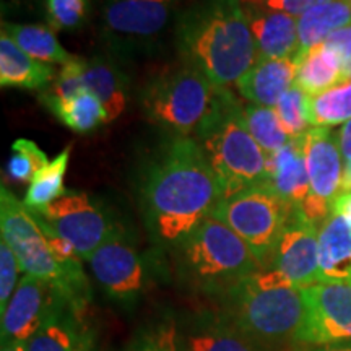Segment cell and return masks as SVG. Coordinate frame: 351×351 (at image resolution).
<instances>
[{
    "mask_svg": "<svg viewBox=\"0 0 351 351\" xmlns=\"http://www.w3.org/2000/svg\"><path fill=\"white\" fill-rule=\"evenodd\" d=\"M221 187L200 143L173 137L153 153L138 184L143 225L156 247L171 252L212 217Z\"/></svg>",
    "mask_w": 351,
    "mask_h": 351,
    "instance_id": "obj_1",
    "label": "cell"
},
{
    "mask_svg": "<svg viewBox=\"0 0 351 351\" xmlns=\"http://www.w3.org/2000/svg\"><path fill=\"white\" fill-rule=\"evenodd\" d=\"M182 59L199 67L218 88L236 86L258 60L247 13L239 0H202L178 23Z\"/></svg>",
    "mask_w": 351,
    "mask_h": 351,
    "instance_id": "obj_2",
    "label": "cell"
},
{
    "mask_svg": "<svg viewBox=\"0 0 351 351\" xmlns=\"http://www.w3.org/2000/svg\"><path fill=\"white\" fill-rule=\"evenodd\" d=\"M221 313L261 345L296 341L306 315L302 288L274 269L252 274L219 298Z\"/></svg>",
    "mask_w": 351,
    "mask_h": 351,
    "instance_id": "obj_3",
    "label": "cell"
},
{
    "mask_svg": "<svg viewBox=\"0 0 351 351\" xmlns=\"http://www.w3.org/2000/svg\"><path fill=\"white\" fill-rule=\"evenodd\" d=\"M194 138L200 143L217 176L221 200L267 184L269 155L245 127L243 104L230 88H221L217 106L195 132Z\"/></svg>",
    "mask_w": 351,
    "mask_h": 351,
    "instance_id": "obj_4",
    "label": "cell"
},
{
    "mask_svg": "<svg viewBox=\"0 0 351 351\" xmlns=\"http://www.w3.org/2000/svg\"><path fill=\"white\" fill-rule=\"evenodd\" d=\"M169 254L176 275L184 285L218 300L262 270L249 245L215 217L200 223Z\"/></svg>",
    "mask_w": 351,
    "mask_h": 351,
    "instance_id": "obj_5",
    "label": "cell"
},
{
    "mask_svg": "<svg viewBox=\"0 0 351 351\" xmlns=\"http://www.w3.org/2000/svg\"><path fill=\"white\" fill-rule=\"evenodd\" d=\"M219 91L199 67L182 59L145 85L142 108L148 121L174 137H194L217 106Z\"/></svg>",
    "mask_w": 351,
    "mask_h": 351,
    "instance_id": "obj_6",
    "label": "cell"
},
{
    "mask_svg": "<svg viewBox=\"0 0 351 351\" xmlns=\"http://www.w3.org/2000/svg\"><path fill=\"white\" fill-rule=\"evenodd\" d=\"M295 212L296 207L270 187L257 186L219 202L212 217L231 228L249 245L262 269H267Z\"/></svg>",
    "mask_w": 351,
    "mask_h": 351,
    "instance_id": "obj_7",
    "label": "cell"
},
{
    "mask_svg": "<svg viewBox=\"0 0 351 351\" xmlns=\"http://www.w3.org/2000/svg\"><path fill=\"white\" fill-rule=\"evenodd\" d=\"M0 231L25 274L49 283L59 295L70 302V285L47 243L46 234L23 202L5 186L0 187Z\"/></svg>",
    "mask_w": 351,
    "mask_h": 351,
    "instance_id": "obj_8",
    "label": "cell"
},
{
    "mask_svg": "<svg viewBox=\"0 0 351 351\" xmlns=\"http://www.w3.org/2000/svg\"><path fill=\"white\" fill-rule=\"evenodd\" d=\"M57 234L73 245L78 256L88 261L104 241L119 230L106 208L85 192L67 191L43 210H34Z\"/></svg>",
    "mask_w": 351,
    "mask_h": 351,
    "instance_id": "obj_9",
    "label": "cell"
},
{
    "mask_svg": "<svg viewBox=\"0 0 351 351\" xmlns=\"http://www.w3.org/2000/svg\"><path fill=\"white\" fill-rule=\"evenodd\" d=\"M88 263L101 289L119 304H132L147 289V263L122 228L91 254Z\"/></svg>",
    "mask_w": 351,
    "mask_h": 351,
    "instance_id": "obj_10",
    "label": "cell"
},
{
    "mask_svg": "<svg viewBox=\"0 0 351 351\" xmlns=\"http://www.w3.org/2000/svg\"><path fill=\"white\" fill-rule=\"evenodd\" d=\"M306 315L296 343L324 346L351 343V285L315 283L302 288Z\"/></svg>",
    "mask_w": 351,
    "mask_h": 351,
    "instance_id": "obj_11",
    "label": "cell"
},
{
    "mask_svg": "<svg viewBox=\"0 0 351 351\" xmlns=\"http://www.w3.org/2000/svg\"><path fill=\"white\" fill-rule=\"evenodd\" d=\"M176 0H108L103 25L111 41L148 43L168 28L174 16Z\"/></svg>",
    "mask_w": 351,
    "mask_h": 351,
    "instance_id": "obj_12",
    "label": "cell"
},
{
    "mask_svg": "<svg viewBox=\"0 0 351 351\" xmlns=\"http://www.w3.org/2000/svg\"><path fill=\"white\" fill-rule=\"evenodd\" d=\"M267 269L280 271L300 288L320 282L319 226L302 217L300 208L285 228Z\"/></svg>",
    "mask_w": 351,
    "mask_h": 351,
    "instance_id": "obj_13",
    "label": "cell"
},
{
    "mask_svg": "<svg viewBox=\"0 0 351 351\" xmlns=\"http://www.w3.org/2000/svg\"><path fill=\"white\" fill-rule=\"evenodd\" d=\"M57 291L49 283L25 274L2 314V341L28 343L52 309Z\"/></svg>",
    "mask_w": 351,
    "mask_h": 351,
    "instance_id": "obj_14",
    "label": "cell"
},
{
    "mask_svg": "<svg viewBox=\"0 0 351 351\" xmlns=\"http://www.w3.org/2000/svg\"><path fill=\"white\" fill-rule=\"evenodd\" d=\"M304 158L309 174L311 194L326 200L333 207V200L340 195L343 179V156H341L339 134L330 129L313 127L302 135Z\"/></svg>",
    "mask_w": 351,
    "mask_h": 351,
    "instance_id": "obj_15",
    "label": "cell"
},
{
    "mask_svg": "<svg viewBox=\"0 0 351 351\" xmlns=\"http://www.w3.org/2000/svg\"><path fill=\"white\" fill-rule=\"evenodd\" d=\"M179 351H261L221 313H202L179 326Z\"/></svg>",
    "mask_w": 351,
    "mask_h": 351,
    "instance_id": "obj_16",
    "label": "cell"
},
{
    "mask_svg": "<svg viewBox=\"0 0 351 351\" xmlns=\"http://www.w3.org/2000/svg\"><path fill=\"white\" fill-rule=\"evenodd\" d=\"M93 343L83 314L57 291L52 309L39 330L26 343V351H83Z\"/></svg>",
    "mask_w": 351,
    "mask_h": 351,
    "instance_id": "obj_17",
    "label": "cell"
},
{
    "mask_svg": "<svg viewBox=\"0 0 351 351\" xmlns=\"http://www.w3.org/2000/svg\"><path fill=\"white\" fill-rule=\"evenodd\" d=\"M244 10L256 39L258 57L296 59L300 54L298 19L261 7H244Z\"/></svg>",
    "mask_w": 351,
    "mask_h": 351,
    "instance_id": "obj_18",
    "label": "cell"
},
{
    "mask_svg": "<svg viewBox=\"0 0 351 351\" xmlns=\"http://www.w3.org/2000/svg\"><path fill=\"white\" fill-rule=\"evenodd\" d=\"M296 72V59L258 57L249 72L236 83V88L249 103L275 108L282 96L295 85Z\"/></svg>",
    "mask_w": 351,
    "mask_h": 351,
    "instance_id": "obj_19",
    "label": "cell"
},
{
    "mask_svg": "<svg viewBox=\"0 0 351 351\" xmlns=\"http://www.w3.org/2000/svg\"><path fill=\"white\" fill-rule=\"evenodd\" d=\"M265 186L293 207H301L311 194L302 137L291 138L282 150L269 155V178Z\"/></svg>",
    "mask_w": 351,
    "mask_h": 351,
    "instance_id": "obj_20",
    "label": "cell"
},
{
    "mask_svg": "<svg viewBox=\"0 0 351 351\" xmlns=\"http://www.w3.org/2000/svg\"><path fill=\"white\" fill-rule=\"evenodd\" d=\"M83 78L86 90L95 95L103 106L108 122L117 119L125 111L130 99V85L116 60L104 56L85 59Z\"/></svg>",
    "mask_w": 351,
    "mask_h": 351,
    "instance_id": "obj_21",
    "label": "cell"
},
{
    "mask_svg": "<svg viewBox=\"0 0 351 351\" xmlns=\"http://www.w3.org/2000/svg\"><path fill=\"white\" fill-rule=\"evenodd\" d=\"M319 270L320 282L351 285V226L335 213L319 228Z\"/></svg>",
    "mask_w": 351,
    "mask_h": 351,
    "instance_id": "obj_22",
    "label": "cell"
},
{
    "mask_svg": "<svg viewBox=\"0 0 351 351\" xmlns=\"http://www.w3.org/2000/svg\"><path fill=\"white\" fill-rule=\"evenodd\" d=\"M54 80V69L21 51L16 43L2 32L0 36V85L20 90H46Z\"/></svg>",
    "mask_w": 351,
    "mask_h": 351,
    "instance_id": "obj_23",
    "label": "cell"
},
{
    "mask_svg": "<svg viewBox=\"0 0 351 351\" xmlns=\"http://www.w3.org/2000/svg\"><path fill=\"white\" fill-rule=\"evenodd\" d=\"M351 25V0H324L298 19L300 54L326 43L337 29Z\"/></svg>",
    "mask_w": 351,
    "mask_h": 351,
    "instance_id": "obj_24",
    "label": "cell"
},
{
    "mask_svg": "<svg viewBox=\"0 0 351 351\" xmlns=\"http://www.w3.org/2000/svg\"><path fill=\"white\" fill-rule=\"evenodd\" d=\"M298 72L295 85L307 96H314L343 80L339 57L326 43L311 47L296 57Z\"/></svg>",
    "mask_w": 351,
    "mask_h": 351,
    "instance_id": "obj_25",
    "label": "cell"
},
{
    "mask_svg": "<svg viewBox=\"0 0 351 351\" xmlns=\"http://www.w3.org/2000/svg\"><path fill=\"white\" fill-rule=\"evenodd\" d=\"M2 32L7 33L21 51L38 62L65 65L75 57L64 49L49 25H20L3 21Z\"/></svg>",
    "mask_w": 351,
    "mask_h": 351,
    "instance_id": "obj_26",
    "label": "cell"
},
{
    "mask_svg": "<svg viewBox=\"0 0 351 351\" xmlns=\"http://www.w3.org/2000/svg\"><path fill=\"white\" fill-rule=\"evenodd\" d=\"M307 112L311 127H332L346 124L351 119V80L343 78L322 93L307 96Z\"/></svg>",
    "mask_w": 351,
    "mask_h": 351,
    "instance_id": "obj_27",
    "label": "cell"
},
{
    "mask_svg": "<svg viewBox=\"0 0 351 351\" xmlns=\"http://www.w3.org/2000/svg\"><path fill=\"white\" fill-rule=\"evenodd\" d=\"M70 150L72 147L62 150L59 156H56L49 165L44 166L29 182L23 199V204L29 210L46 208L52 202L67 194V189L64 187V178L67 173Z\"/></svg>",
    "mask_w": 351,
    "mask_h": 351,
    "instance_id": "obj_28",
    "label": "cell"
},
{
    "mask_svg": "<svg viewBox=\"0 0 351 351\" xmlns=\"http://www.w3.org/2000/svg\"><path fill=\"white\" fill-rule=\"evenodd\" d=\"M243 117L247 130L251 132L254 140L267 155H274V153L282 150L285 145L291 140L280 124L275 108H265L249 103L243 106Z\"/></svg>",
    "mask_w": 351,
    "mask_h": 351,
    "instance_id": "obj_29",
    "label": "cell"
},
{
    "mask_svg": "<svg viewBox=\"0 0 351 351\" xmlns=\"http://www.w3.org/2000/svg\"><path fill=\"white\" fill-rule=\"evenodd\" d=\"M56 117L67 125L69 129L78 134H88L95 130L101 124H106V112L95 95L90 91H83L82 95L75 96L67 103L60 104L51 111Z\"/></svg>",
    "mask_w": 351,
    "mask_h": 351,
    "instance_id": "obj_30",
    "label": "cell"
},
{
    "mask_svg": "<svg viewBox=\"0 0 351 351\" xmlns=\"http://www.w3.org/2000/svg\"><path fill=\"white\" fill-rule=\"evenodd\" d=\"M83 70H85V59L77 56L70 62L62 65L59 75L52 80L46 93L41 96L43 103L49 111L86 91Z\"/></svg>",
    "mask_w": 351,
    "mask_h": 351,
    "instance_id": "obj_31",
    "label": "cell"
},
{
    "mask_svg": "<svg viewBox=\"0 0 351 351\" xmlns=\"http://www.w3.org/2000/svg\"><path fill=\"white\" fill-rule=\"evenodd\" d=\"M46 153L33 140L19 138L12 145V156L8 158L7 174L16 182H32L44 166L49 165Z\"/></svg>",
    "mask_w": 351,
    "mask_h": 351,
    "instance_id": "obj_32",
    "label": "cell"
},
{
    "mask_svg": "<svg viewBox=\"0 0 351 351\" xmlns=\"http://www.w3.org/2000/svg\"><path fill=\"white\" fill-rule=\"evenodd\" d=\"M275 112L289 138L302 137L313 129L307 112V95L298 85H293L276 103Z\"/></svg>",
    "mask_w": 351,
    "mask_h": 351,
    "instance_id": "obj_33",
    "label": "cell"
},
{
    "mask_svg": "<svg viewBox=\"0 0 351 351\" xmlns=\"http://www.w3.org/2000/svg\"><path fill=\"white\" fill-rule=\"evenodd\" d=\"M129 351H179V326L173 319H163L145 327Z\"/></svg>",
    "mask_w": 351,
    "mask_h": 351,
    "instance_id": "obj_34",
    "label": "cell"
},
{
    "mask_svg": "<svg viewBox=\"0 0 351 351\" xmlns=\"http://www.w3.org/2000/svg\"><path fill=\"white\" fill-rule=\"evenodd\" d=\"M88 0H46L47 25L54 32H73L86 21Z\"/></svg>",
    "mask_w": 351,
    "mask_h": 351,
    "instance_id": "obj_35",
    "label": "cell"
},
{
    "mask_svg": "<svg viewBox=\"0 0 351 351\" xmlns=\"http://www.w3.org/2000/svg\"><path fill=\"white\" fill-rule=\"evenodd\" d=\"M23 269H21L19 258L5 241H0V314L7 309L8 301L12 300L13 293L19 287V276Z\"/></svg>",
    "mask_w": 351,
    "mask_h": 351,
    "instance_id": "obj_36",
    "label": "cell"
},
{
    "mask_svg": "<svg viewBox=\"0 0 351 351\" xmlns=\"http://www.w3.org/2000/svg\"><path fill=\"white\" fill-rule=\"evenodd\" d=\"M326 44L339 57L341 75L351 80V25L332 33L326 39Z\"/></svg>",
    "mask_w": 351,
    "mask_h": 351,
    "instance_id": "obj_37",
    "label": "cell"
},
{
    "mask_svg": "<svg viewBox=\"0 0 351 351\" xmlns=\"http://www.w3.org/2000/svg\"><path fill=\"white\" fill-rule=\"evenodd\" d=\"M320 2H324V0H265L261 8L271 12H282L295 16V19H300L302 13H306L311 7L317 5Z\"/></svg>",
    "mask_w": 351,
    "mask_h": 351,
    "instance_id": "obj_38",
    "label": "cell"
},
{
    "mask_svg": "<svg viewBox=\"0 0 351 351\" xmlns=\"http://www.w3.org/2000/svg\"><path fill=\"white\" fill-rule=\"evenodd\" d=\"M333 213L343 218L351 226V192L340 194L333 200Z\"/></svg>",
    "mask_w": 351,
    "mask_h": 351,
    "instance_id": "obj_39",
    "label": "cell"
},
{
    "mask_svg": "<svg viewBox=\"0 0 351 351\" xmlns=\"http://www.w3.org/2000/svg\"><path fill=\"white\" fill-rule=\"evenodd\" d=\"M339 145L345 163H351V119L339 132Z\"/></svg>",
    "mask_w": 351,
    "mask_h": 351,
    "instance_id": "obj_40",
    "label": "cell"
},
{
    "mask_svg": "<svg viewBox=\"0 0 351 351\" xmlns=\"http://www.w3.org/2000/svg\"><path fill=\"white\" fill-rule=\"evenodd\" d=\"M351 192V163H345L343 166V179H341L340 194Z\"/></svg>",
    "mask_w": 351,
    "mask_h": 351,
    "instance_id": "obj_41",
    "label": "cell"
},
{
    "mask_svg": "<svg viewBox=\"0 0 351 351\" xmlns=\"http://www.w3.org/2000/svg\"><path fill=\"white\" fill-rule=\"evenodd\" d=\"M311 351H351V343H339V345H324L313 346Z\"/></svg>",
    "mask_w": 351,
    "mask_h": 351,
    "instance_id": "obj_42",
    "label": "cell"
},
{
    "mask_svg": "<svg viewBox=\"0 0 351 351\" xmlns=\"http://www.w3.org/2000/svg\"><path fill=\"white\" fill-rule=\"evenodd\" d=\"M0 351H26V343L23 341H2Z\"/></svg>",
    "mask_w": 351,
    "mask_h": 351,
    "instance_id": "obj_43",
    "label": "cell"
},
{
    "mask_svg": "<svg viewBox=\"0 0 351 351\" xmlns=\"http://www.w3.org/2000/svg\"><path fill=\"white\" fill-rule=\"evenodd\" d=\"M244 7H262L265 0H239Z\"/></svg>",
    "mask_w": 351,
    "mask_h": 351,
    "instance_id": "obj_44",
    "label": "cell"
},
{
    "mask_svg": "<svg viewBox=\"0 0 351 351\" xmlns=\"http://www.w3.org/2000/svg\"><path fill=\"white\" fill-rule=\"evenodd\" d=\"M83 351H93V343H90V345H88V346H86V348H85V350H83Z\"/></svg>",
    "mask_w": 351,
    "mask_h": 351,
    "instance_id": "obj_45",
    "label": "cell"
},
{
    "mask_svg": "<svg viewBox=\"0 0 351 351\" xmlns=\"http://www.w3.org/2000/svg\"><path fill=\"white\" fill-rule=\"evenodd\" d=\"M23 2H32V0H23Z\"/></svg>",
    "mask_w": 351,
    "mask_h": 351,
    "instance_id": "obj_46",
    "label": "cell"
}]
</instances>
